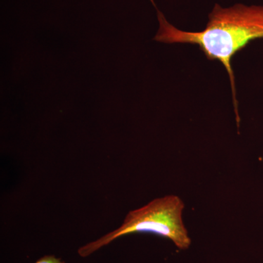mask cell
Listing matches in <instances>:
<instances>
[{"label":"cell","instance_id":"1","mask_svg":"<svg viewBox=\"0 0 263 263\" xmlns=\"http://www.w3.org/2000/svg\"><path fill=\"white\" fill-rule=\"evenodd\" d=\"M157 10L159 29L154 40L157 42L197 45L209 60H218L229 76L236 121L240 123L238 102L232 60L237 52L249 43L263 38V6L236 4L222 8L216 4L209 13L206 27L201 32H186L170 23L163 13L151 0Z\"/></svg>","mask_w":263,"mask_h":263},{"label":"cell","instance_id":"3","mask_svg":"<svg viewBox=\"0 0 263 263\" xmlns=\"http://www.w3.org/2000/svg\"><path fill=\"white\" fill-rule=\"evenodd\" d=\"M35 263H65V262L60 258H57L55 256L47 255L38 259Z\"/></svg>","mask_w":263,"mask_h":263},{"label":"cell","instance_id":"2","mask_svg":"<svg viewBox=\"0 0 263 263\" xmlns=\"http://www.w3.org/2000/svg\"><path fill=\"white\" fill-rule=\"evenodd\" d=\"M183 200L177 195L155 199L144 206L128 213L122 226L100 239L79 249L81 257H86L123 235L135 233H152L169 238L182 250L191 245L182 219Z\"/></svg>","mask_w":263,"mask_h":263}]
</instances>
